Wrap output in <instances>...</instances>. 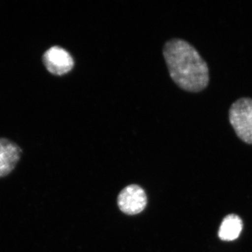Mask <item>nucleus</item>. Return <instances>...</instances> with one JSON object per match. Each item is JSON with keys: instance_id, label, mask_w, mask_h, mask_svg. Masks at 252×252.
Returning <instances> with one entry per match:
<instances>
[{"instance_id": "nucleus-6", "label": "nucleus", "mask_w": 252, "mask_h": 252, "mask_svg": "<svg viewBox=\"0 0 252 252\" xmlns=\"http://www.w3.org/2000/svg\"><path fill=\"white\" fill-rule=\"evenodd\" d=\"M243 230V221L235 215L225 217L220 225L219 237L224 241H233L238 238Z\"/></svg>"}, {"instance_id": "nucleus-2", "label": "nucleus", "mask_w": 252, "mask_h": 252, "mask_svg": "<svg viewBox=\"0 0 252 252\" xmlns=\"http://www.w3.org/2000/svg\"><path fill=\"white\" fill-rule=\"evenodd\" d=\"M229 122L239 138L252 144V99L242 97L230 106Z\"/></svg>"}, {"instance_id": "nucleus-4", "label": "nucleus", "mask_w": 252, "mask_h": 252, "mask_svg": "<svg viewBox=\"0 0 252 252\" xmlns=\"http://www.w3.org/2000/svg\"><path fill=\"white\" fill-rule=\"evenodd\" d=\"M43 62L50 73L57 76L70 72L74 64L69 53L57 46L50 48L44 53Z\"/></svg>"}, {"instance_id": "nucleus-3", "label": "nucleus", "mask_w": 252, "mask_h": 252, "mask_svg": "<svg viewBox=\"0 0 252 252\" xmlns=\"http://www.w3.org/2000/svg\"><path fill=\"white\" fill-rule=\"evenodd\" d=\"M147 198L143 189L139 186H127L119 194L118 205L124 213L129 215L140 213L147 206Z\"/></svg>"}, {"instance_id": "nucleus-5", "label": "nucleus", "mask_w": 252, "mask_h": 252, "mask_svg": "<svg viewBox=\"0 0 252 252\" xmlns=\"http://www.w3.org/2000/svg\"><path fill=\"white\" fill-rule=\"evenodd\" d=\"M22 151L17 144L7 139L0 138V177L14 170L21 158Z\"/></svg>"}, {"instance_id": "nucleus-1", "label": "nucleus", "mask_w": 252, "mask_h": 252, "mask_svg": "<svg viewBox=\"0 0 252 252\" xmlns=\"http://www.w3.org/2000/svg\"><path fill=\"white\" fill-rule=\"evenodd\" d=\"M163 56L172 80L188 92L198 93L210 82L207 63L188 41L172 39L163 48Z\"/></svg>"}]
</instances>
